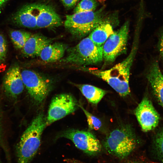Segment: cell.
<instances>
[{"mask_svg":"<svg viewBox=\"0 0 163 163\" xmlns=\"http://www.w3.org/2000/svg\"><path fill=\"white\" fill-rule=\"evenodd\" d=\"M66 49L67 46L65 44L58 42L51 43L42 50L39 56L46 62H56L63 57Z\"/></svg>","mask_w":163,"mask_h":163,"instance_id":"obj_16","label":"cell"},{"mask_svg":"<svg viewBox=\"0 0 163 163\" xmlns=\"http://www.w3.org/2000/svg\"><path fill=\"white\" fill-rule=\"evenodd\" d=\"M125 163H141L140 162H137L136 161H129Z\"/></svg>","mask_w":163,"mask_h":163,"instance_id":"obj_27","label":"cell"},{"mask_svg":"<svg viewBox=\"0 0 163 163\" xmlns=\"http://www.w3.org/2000/svg\"><path fill=\"white\" fill-rule=\"evenodd\" d=\"M7 52L6 41L4 36L0 34V64L5 62Z\"/></svg>","mask_w":163,"mask_h":163,"instance_id":"obj_23","label":"cell"},{"mask_svg":"<svg viewBox=\"0 0 163 163\" xmlns=\"http://www.w3.org/2000/svg\"><path fill=\"white\" fill-rule=\"evenodd\" d=\"M1 127L0 125V138L1 137Z\"/></svg>","mask_w":163,"mask_h":163,"instance_id":"obj_29","label":"cell"},{"mask_svg":"<svg viewBox=\"0 0 163 163\" xmlns=\"http://www.w3.org/2000/svg\"><path fill=\"white\" fill-rule=\"evenodd\" d=\"M8 0H0V9Z\"/></svg>","mask_w":163,"mask_h":163,"instance_id":"obj_26","label":"cell"},{"mask_svg":"<svg viewBox=\"0 0 163 163\" xmlns=\"http://www.w3.org/2000/svg\"><path fill=\"white\" fill-rule=\"evenodd\" d=\"M32 34L29 32L20 30H12L10 32L11 41L17 50H21Z\"/></svg>","mask_w":163,"mask_h":163,"instance_id":"obj_19","label":"cell"},{"mask_svg":"<svg viewBox=\"0 0 163 163\" xmlns=\"http://www.w3.org/2000/svg\"><path fill=\"white\" fill-rule=\"evenodd\" d=\"M78 106L83 110L86 116L89 129L95 130L99 129L102 126L101 120L98 118L88 112L81 105L78 104Z\"/></svg>","mask_w":163,"mask_h":163,"instance_id":"obj_21","label":"cell"},{"mask_svg":"<svg viewBox=\"0 0 163 163\" xmlns=\"http://www.w3.org/2000/svg\"><path fill=\"white\" fill-rule=\"evenodd\" d=\"M21 73L24 84L30 95L37 102L41 103L49 92V83L44 78L33 71L24 69Z\"/></svg>","mask_w":163,"mask_h":163,"instance_id":"obj_9","label":"cell"},{"mask_svg":"<svg viewBox=\"0 0 163 163\" xmlns=\"http://www.w3.org/2000/svg\"><path fill=\"white\" fill-rule=\"evenodd\" d=\"M0 163H1L0 159Z\"/></svg>","mask_w":163,"mask_h":163,"instance_id":"obj_30","label":"cell"},{"mask_svg":"<svg viewBox=\"0 0 163 163\" xmlns=\"http://www.w3.org/2000/svg\"><path fill=\"white\" fill-rule=\"evenodd\" d=\"M103 10L101 8L96 11L79 12L67 15L64 26L74 36L83 38L104 20Z\"/></svg>","mask_w":163,"mask_h":163,"instance_id":"obj_5","label":"cell"},{"mask_svg":"<svg viewBox=\"0 0 163 163\" xmlns=\"http://www.w3.org/2000/svg\"><path fill=\"white\" fill-rule=\"evenodd\" d=\"M134 113L142 130L147 132L158 125L160 117L150 100L144 97L134 110Z\"/></svg>","mask_w":163,"mask_h":163,"instance_id":"obj_10","label":"cell"},{"mask_svg":"<svg viewBox=\"0 0 163 163\" xmlns=\"http://www.w3.org/2000/svg\"><path fill=\"white\" fill-rule=\"evenodd\" d=\"M147 77L158 102L163 107V75L157 62L152 64Z\"/></svg>","mask_w":163,"mask_h":163,"instance_id":"obj_14","label":"cell"},{"mask_svg":"<svg viewBox=\"0 0 163 163\" xmlns=\"http://www.w3.org/2000/svg\"><path fill=\"white\" fill-rule=\"evenodd\" d=\"M3 84L5 91L12 96H16L22 92L24 86L18 64H14L8 69L4 78Z\"/></svg>","mask_w":163,"mask_h":163,"instance_id":"obj_11","label":"cell"},{"mask_svg":"<svg viewBox=\"0 0 163 163\" xmlns=\"http://www.w3.org/2000/svg\"><path fill=\"white\" fill-rule=\"evenodd\" d=\"M79 0H61L63 5L67 8L74 7Z\"/></svg>","mask_w":163,"mask_h":163,"instance_id":"obj_24","label":"cell"},{"mask_svg":"<svg viewBox=\"0 0 163 163\" xmlns=\"http://www.w3.org/2000/svg\"><path fill=\"white\" fill-rule=\"evenodd\" d=\"M40 4L26 5L18 11L13 16V23L19 26L30 28L36 27L39 13Z\"/></svg>","mask_w":163,"mask_h":163,"instance_id":"obj_12","label":"cell"},{"mask_svg":"<svg viewBox=\"0 0 163 163\" xmlns=\"http://www.w3.org/2000/svg\"><path fill=\"white\" fill-rule=\"evenodd\" d=\"M99 2H104V0H98Z\"/></svg>","mask_w":163,"mask_h":163,"instance_id":"obj_28","label":"cell"},{"mask_svg":"<svg viewBox=\"0 0 163 163\" xmlns=\"http://www.w3.org/2000/svg\"><path fill=\"white\" fill-rule=\"evenodd\" d=\"M90 103L97 104L107 93V91L88 84H74Z\"/></svg>","mask_w":163,"mask_h":163,"instance_id":"obj_18","label":"cell"},{"mask_svg":"<svg viewBox=\"0 0 163 163\" xmlns=\"http://www.w3.org/2000/svg\"><path fill=\"white\" fill-rule=\"evenodd\" d=\"M154 144L157 155L163 163V128L159 131L155 135Z\"/></svg>","mask_w":163,"mask_h":163,"instance_id":"obj_22","label":"cell"},{"mask_svg":"<svg viewBox=\"0 0 163 163\" xmlns=\"http://www.w3.org/2000/svg\"><path fill=\"white\" fill-rule=\"evenodd\" d=\"M78 104L75 98L68 94L57 95L52 100L46 120V126L75 111Z\"/></svg>","mask_w":163,"mask_h":163,"instance_id":"obj_7","label":"cell"},{"mask_svg":"<svg viewBox=\"0 0 163 163\" xmlns=\"http://www.w3.org/2000/svg\"><path fill=\"white\" fill-rule=\"evenodd\" d=\"M158 46L160 53L163 59V32L160 38Z\"/></svg>","mask_w":163,"mask_h":163,"instance_id":"obj_25","label":"cell"},{"mask_svg":"<svg viewBox=\"0 0 163 163\" xmlns=\"http://www.w3.org/2000/svg\"><path fill=\"white\" fill-rule=\"evenodd\" d=\"M138 141L133 128L128 125L112 131L105 139L104 145L108 153L120 158L128 157L135 149Z\"/></svg>","mask_w":163,"mask_h":163,"instance_id":"obj_3","label":"cell"},{"mask_svg":"<svg viewBox=\"0 0 163 163\" xmlns=\"http://www.w3.org/2000/svg\"><path fill=\"white\" fill-rule=\"evenodd\" d=\"M129 27V22L126 21L105 41L103 46V59L105 63H112L118 56L126 53Z\"/></svg>","mask_w":163,"mask_h":163,"instance_id":"obj_6","label":"cell"},{"mask_svg":"<svg viewBox=\"0 0 163 163\" xmlns=\"http://www.w3.org/2000/svg\"><path fill=\"white\" fill-rule=\"evenodd\" d=\"M52 42L49 39L41 34H32L21 50L23 55L27 57L39 56L42 50Z\"/></svg>","mask_w":163,"mask_h":163,"instance_id":"obj_15","label":"cell"},{"mask_svg":"<svg viewBox=\"0 0 163 163\" xmlns=\"http://www.w3.org/2000/svg\"><path fill=\"white\" fill-rule=\"evenodd\" d=\"M137 38L134 39L129 55L124 60L111 68L102 70L91 68H85V70L103 80L122 97L130 93L129 78L131 68L136 54L138 47Z\"/></svg>","mask_w":163,"mask_h":163,"instance_id":"obj_1","label":"cell"},{"mask_svg":"<svg viewBox=\"0 0 163 163\" xmlns=\"http://www.w3.org/2000/svg\"><path fill=\"white\" fill-rule=\"evenodd\" d=\"M113 32L111 24L104 20L92 31L88 36L96 45L102 46Z\"/></svg>","mask_w":163,"mask_h":163,"instance_id":"obj_17","label":"cell"},{"mask_svg":"<svg viewBox=\"0 0 163 163\" xmlns=\"http://www.w3.org/2000/svg\"><path fill=\"white\" fill-rule=\"evenodd\" d=\"M60 136L71 140L78 149L89 155H97L101 150L99 141L90 132L71 129L64 132Z\"/></svg>","mask_w":163,"mask_h":163,"instance_id":"obj_8","label":"cell"},{"mask_svg":"<svg viewBox=\"0 0 163 163\" xmlns=\"http://www.w3.org/2000/svg\"><path fill=\"white\" fill-rule=\"evenodd\" d=\"M46 125L42 113L38 114L24 132L16 149L17 163H30L40 146L41 136Z\"/></svg>","mask_w":163,"mask_h":163,"instance_id":"obj_2","label":"cell"},{"mask_svg":"<svg viewBox=\"0 0 163 163\" xmlns=\"http://www.w3.org/2000/svg\"><path fill=\"white\" fill-rule=\"evenodd\" d=\"M62 24V21L60 16L52 7L48 5L40 4L36 27H58Z\"/></svg>","mask_w":163,"mask_h":163,"instance_id":"obj_13","label":"cell"},{"mask_svg":"<svg viewBox=\"0 0 163 163\" xmlns=\"http://www.w3.org/2000/svg\"><path fill=\"white\" fill-rule=\"evenodd\" d=\"M98 5L95 0H82L75 8L74 13L94 11Z\"/></svg>","mask_w":163,"mask_h":163,"instance_id":"obj_20","label":"cell"},{"mask_svg":"<svg viewBox=\"0 0 163 163\" xmlns=\"http://www.w3.org/2000/svg\"><path fill=\"white\" fill-rule=\"evenodd\" d=\"M64 62L87 66L96 64L103 59V46L95 44L88 36L68 50Z\"/></svg>","mask_w":163,"mask_h":163,"instance_id":"obj_4","label":"cell"}]
</instances>
